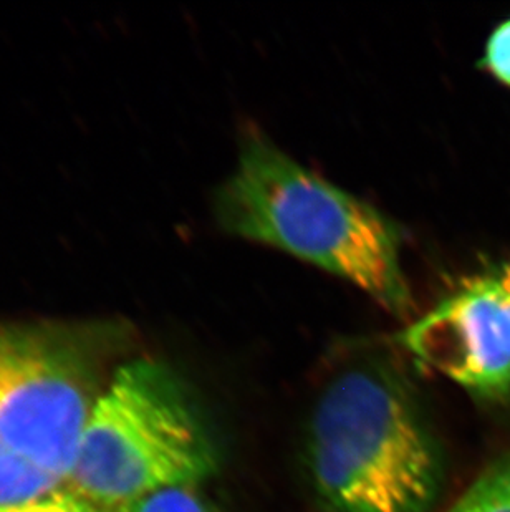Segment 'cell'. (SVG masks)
I'll use <instances>...</instances> for the list:
<instances>
[{
	"instance_id": "cell-9",
	"label": "cell",
	"mask_w": 510,
	"mask_h": 512,
	"mask_svg": "<svg viewBox=\"0 0 510 512\" xmlns=\"http://www.w3.org/2000/svg\"><path fill=\"white\" fill-rule=\"evenodd\" d=\"M0 512H85V504L67 491H60L35 503L0 508Z\"/></svg>"
},
{
	"instance_id": "cell-1",
	"label": "cell",
	"mask_w": 510,
	"mask_h": 512,
	"mask_svg": "<svg viewBox=\"0 0 510 512\" xmlns=\"http://www.w3.org/2000/svg\"><path fill=\"white\" fill-rule=\"evenodd\" d=\"M232 236L289 252L365 290L393 314L413 310L401 267V232L371 204L328 183L267 138L247 135L216 196Z\"/></svg>"
},
{
	"instance_id": "cell-4",
	"label": "cell",
	"mask_w": 510,
	"mask_h": 512,
	"mask_svg": "<svg viewBox=\"0 0 510 512\" xmlns=\"http://www.w3.org/2000/svg\"><path fill=\"white\" fill-rule=\"evenodd\" d=\"M216 448L188 393L163 363L115 368L83 431L63 491L113 508L171 486H199L216 473Z\"/></svg>"
},
{
	"instance_id": "cell-2",
	"label": "cell",
	"mask_w": 510,
	"mask_h": 512,
	"mask_svg": "<svg viewBox=\"0 0 510 512\" xmlns=\"http://www.w3.org/2000/svg\"><path fill=\"white\" fill-rule=\"evenodd\" d=\"M116 337L110 325L0 324V508L65 489Z\"/></svg>"
},
{
	"instance_id": "cell-5",
	"label": "cell",
	"mask_w": 510,
	"mask_h": 512,
	"mask_svg": "<svg viewBox=\"0 0 510 512\" xmlns=\"http://www.w3.org/2000/svg\"><path fill=\"white\" fill-rule=\"evenodd\" d=\"M419 363L484 397L510 392V290L502 266L467 277L398 337Z\"/></svg>"
},
{
	"instance_id": "cell-3",
	"label": "cell",
	"mask_w": 510,
	"mask_h": 512,
	"mask_svg": "<svg viewBox=\"0 0 510 512\" xmlns=\"http://www.w3.org/2000/svg\"><path fill=\"white\" fill-rule=\"evenodd\" d=\"M308 464L340 512H428L441 488L438 446L403 378L366 357L328 382L313 410Z\"/></svg>"
},
{
	"instance_id": "cell-6",
	"label": "cell",
	"mask_w": 510,
	"mask_h": 512,
	"mask_svg": "<svg viewBox=\"0 0 510 512\" xmlns=\"http://www.w3.org/2000/svg\"><path fill=\"white\" fill-rule=\"evenodd\" d=\"M448 512H510V453L491 464Z\"/></svg>"
},
{
	"instance_id": "cell-7",
	"label": "cell",
	"mask_w": 510,
	"mask_h": 512,
	"mask_svg": "<svg viewBox=\"0 0 510 512\" xmlns=\"http://www.w3.org/2000/svg\"><path fill=\"white\" fill-rule=\"evenodd\" d=\"M199 486H171L143 494L113 508H93L85 504V512H214L198 493Z\"/></svg>"
},
{
	"instance_id": "cell-8",
	"label": "cell",
	"mask_w": 510,
	"mask_h": 512,
	"mask_svg": "<svg viewBox=\"0 0 510 512\" xmlns=\"http://www.w3.org/2000/svg\"><path fill=\"white\" fill-rule=\"evenodd\" d=\"M481 63L499 82L510 87V19L492 32Z\"/></svg>"
}]
</instances>
